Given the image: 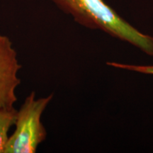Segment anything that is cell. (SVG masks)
I'll return each mask as SVG.
<instances>
[{"instance_id":"1","label":"cell","mask_w":153,"mask_h":153,"mask_svg":"<svg viewBox=\"0 0 153 153\" xmlns=\"http://www.w3.org/2000/svg\"><path fill=\"white\" fill-rule=\"evenodd\" d=\"M82 26L99 29L153 57V37L120 17L104 0H50Z\"/></svg>"},{"instance_id":"2","label":"cell","mask_w":153,"mask_h":153,"mask_svg":"<svg viewBox=\"0 0 153 153\" xmlns=\"http://www.w3.org/2000/svg\"><path fill=\"white\" fill-rule=\"evenodd\" d=\"M53 94L36 99L32 91L17 111L16 129L9 137L5 153H35L46 138L47 132L41 121L42 114L52 101Z\"/></svg>"},{"instance_id":"3","label":"cell","mask_w":153,"mask_h":153,"mask_svg":"<svg viewBox=\"0 0 153 153\" xmlns=\"http://www.w3.org/2000/svg\"><path fill=\"white\" fill-rule=\"evenodd\" d=\"M22 68L11 40L0 33V108H12L17 101L16 89Z\"/></svg>"},{"instance_id":"4","label":"cell","mask_w":153,"mask_h":153,"mask_svg":"<svg viewBox=\"0 0 153 153\" xmlns=\"http://www.w3.org/2000/svg\"><path fill=\"white\" fill-rule=\"evenodd\" d=\"M17 110L12 108H0V153H5L9 140V131L15 124Z\"/></svg>"},{"instance_id":"5","label":"cell","mask_w":153,"mask_h":153,"mask_svg":"<svg viewBox=\"0 0 153 153\" xmlns=\"http://www.w3.org/2000/svg\"><path fill=\"white\" fill-rule=\"evenodd\" d=\"M107 65L114 67V68L121 69V70H128V71L137 72L140 73L150 74L153 75V65H134L122 64V63L108 62H106Z\"/></svg>"}]
</instances>
